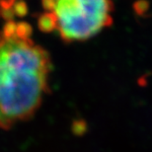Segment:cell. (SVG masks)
Instances as JSON below:
<instances>
[{"instance_id":"cell-4","label":"cell","mask_w":152,"mask_h":152,"mask_svg":"<svg viewBox=\"0 0 152 152\" xmlns=\"http://www.w3.org/2000/svg\"><path fill=\"white\" fill-rule=\"evenodd\" d=\"M8 1H11V0H8Z\"/></svg>"},{"instance_id":"cell-1","label":"cell","mask_w":152,"mask_h":152,"mask_svg":"<svg viewBox=\"0 0 152 152\" xmlns=\"http://www.w3.org/2000/svg\"><path fill=\"white\" fill-rule=\"evenodd\" d=\"M50 54L32 39L24 22L0 31V127L11 129L34 115L48 92Z\"/></svg>"},{"instance_id":"cell-2","label":"cell","mask_w":152,"mask_h":152,"mask_svg":"<svg viewBox=\"0 0 152 152\" xmlns=\"http://www.w3.org/2000/svg\"><path fill=\"white\" fill-rule=\"evenodd\" d=\"M42 4L45 12L39 28L56 32L65 42L90 39L113 22L110 0H42Z\"/></svg>"},{"instance_id":"cell-3","label":"cell","mask_w":152,"mask_h":152,"mask_svg":"<svg viewBox=\"0 0 152 152\" xmlns=\"http://www.w3.org/2000/svg\"><path fill=\"white\" fill-rule=\"evenodd\" d=\"M0 15H2V8H1V1H0Z\"/></svg>"}]
</instances>
